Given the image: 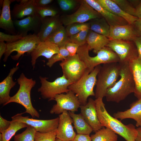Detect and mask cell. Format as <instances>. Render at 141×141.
<instances>
[{
	"label": "cell",
	"mask_w": 141,
	"mask_h": 141,
	"mask_svg": "<svg viewBox=\"0 0 141 141\" xmlns=\"http://www.w3.org/2000/svg\"><path fill=\"white\" fill-rule=\"evenodd\" d=\"M104 9L112 14L125 20L128 24L133 25L138 18L123 10L113 0H96Z\"/></svg>",
	"instance_id": "cb8c5ba5"
},
{
	"label": "cell",
	"mask_w": 141,
	"mask_h": 141,
	"mask_svg": "<svg viewBox=\"0 0 141 141\" xmlns=\"http://www.w3.org/2000/svg\"><path fill=\"white\" fill-rule=\"evenodd\" d=\"M89 50L87 43L79 46L77 52L80 59L86 65L87 69L91 72L94 68L101 64L119 62L117 54L109 48L105 46L99 50L94 57L89 54Z\"/></svg>",
	"instance_id": "8992f818"
},
{
	"label": "cell",
	"mask_w": 141,
	"mask_h": 141,
	"mask_svg": "<svg viewBox=\"0 0 141 141\" xmlns=\"http://www.w3.org/2000/svg\"><path fill=\"white\" fill-rule=\"evenodd\" d=\"M88 28L82 30L79 33L69 37V41L75 43L79 46L87 43L86 39L89 31Z\"/></svg>",
	"instance_id": "d590c367"
},
{
	"label": "cell",
	"mask_w": 141,
	"mask_h": 141,
	"mask_svg": "<svg viewBox=\"0 0 141 141\" xmlns=\"http://www.w3.org/2000/svg\"><path fill=\"white\" fill-rule=\"evenodd\" d=\"M121 64L119 62L103 64L97 74L95 97L103 98L108 89L112 87L120 76Z\"/></svg>",
	"instance_id": "3957f363"
},
{
	"label": "cell",
	"mask_w": 141,
	"mask_h": 141,
	"mask_svg": "<svg viewBox=\"0 0 141 141\" xmlns=\"http://www.w3.org/2000/svg\"><path fill=\"white\" fill-rule=\"evenodd\" d=\"M137 49L138 57L141 59V36H138L134 40Z\"/></svg>",
	"instance_id": "7dc6e473"
},
{
	"label": "cell",
	"mask_w": 141,
	"mask_h": 141,
	"mask_svg": "<svg viewBox=\"0 0 141 141\" xmlns=\"http://www.w3.org/2000/svg\"><path fill=\"white\" fill-rule=\"evenodd\" d=\"M22 114L18 113L12 116V120L25 123L34 128L37 132L41 133H48L57 130L58 117L49 120H38L30 118L28 116H23Z\"/></svg>",
	"instance_id": "4fadbf2b"
},
{
	"label": "cell",
	"mask_w": 141,
	"mask_h": 141,
	"mask_svg": "<svg viewBox=\"0 0 141 141\" xmlns=\"http://www.w3.org/2000/svg\"><path fill=\"white\" fill-rule=\"evenodd\" d=\"M54 100L56 102L50 111L51 114H60L66 110L75 113L78 111L81 105L78 97L72 91L56 95Z\"/></svg>",
	"instance_id": "7c38bea8"
},
{
	"label": "cell",
	"mask_w": 141,
	"mask_h": 141,
	"mask_svg": "<svg viewBox=\"0 0 141 141\" xmlns=\"http://www.w3.org/2000/svg\"><path fill=\"white\" fill-rule=\"evenodd\" d=\"M63 75L72 83L78 80L83 76L86 69L84 62L77 54L69 56L60 63Z\"/></svg>",
	"instance_id": "9c48e42d"
},
{
	"label": "cell",
	"mask_w": 141,
	"mask_h": 141,
	"mask_svg": "<svg viewBox=\"0 0 141 141\" xmlns=\"http://www.w3.org/2000/svg\"><path fill=\"white\" fill-rule=\"evenodd\" d=\"M36 7L34 0H28L24 4H16L13 7L11 15L14 20L23 18L26 16L36 14Z\"/></svg>",
	"instance_id": "d4e9b609"
},
{
	"label": "cell",
	"mask_w": 141,
	"mask_h": 141,
	"mask_svg": "<svg viewBox=\"0 0 141 141\" xmlns=\"http://www.w3.org/2000/svg\"><path fill=\"white\" fill-rule=\"evenodd\" d=\"M95 100L97 117L102 126L111 130L126 141H135L138 132L135 126L131 124L125 125L110 115L105 108L103 98H98Z\"/></svg>",
	"instance_id": "6da1fadb"
},
{
	"label": "cell",
	"mask_w": 141,
	"mask_h": 141,
	"mask_svg": "<svg viewBox=\"0 0 141 141\" xmlns=\"http://www.w3.org/2000/svg\"><path fill=\"white\" fill-rule=\"evenodd\" d=\"M10 126L6 130L0 132V141H9L19 130L28 125L26 124L11 120Z\"/></svg>",
	"instance_id": "1f68e13d"
},
{
	"label": "cell",
	"mask_w": 141,
	"mask_h": 141,
	"mask_svg": "<svg viewBox=\"0 0 141 141\" xmlns=\"http://www.w3.org/2000/svg\"><path fill=\"white\" fill-rule=\"evenodd\" d=\"M69 56V53L64 46L60 48L59 52L48 59L46 64L51 67L56 62L60 61H62Z\"/></svg>",
	"instance_id": "e575fe53"
},
{
	"label": "cell",
	"mask_w": 141,
	"mask_h": 141,
	"mask_svg": "<svg viewBox=\"0 0 141 141\" xmlns=\"http://www.w3.org/2000/svg\"><path fill=\"white\" fill-rule=\"evenodd\" d=\"M17 81L19 85L18 91L14 95L11 97L9 100L4 105L12 102L19 104L25 109V111L23 114L27 113L33 118H39V114L33 107L31 98V91L35 85L36 81L32 78H27L22 73L17 79Z\"/></svg>",
	"instance_id": "277c9868"
},
{
	"label": "cell",
	"mask_w": 141,
	"mask_h": 141,
	"mask_svg": "<svg viewBox=\"0 0 141 141\" xmlns=\"http://www.w3.org/2000/svg\"><path fill=\"white\" fill-rule=\"evenodd\" d=\"M62 24L58 15L42 19L40 28L37 35L40 41H45Z\"/></svg>",
	"instance_id": "d6986e66"
},
{
	"label": "cell",
	"mask_w": 141,
	"mask_h": 141,
	"mask_svg": "<svg viewBox=\"0 0 141 141\" xmlns=\"http://www.w3.org/2000/svg\"><path fill=\"white\" fill-rule=\"evenodd\" d=\"M107 37L96 33L89 30L86 39V42L89 50H93L97 53L103 48L106 46L109 41Z\"/></svg>",
	"instance_id": "484cf974"
},
{
	"label": "cell",
	"mask_w": 141,
	"mask_h": 141,
	"mask_svg": "<svg viewBox=\"0 0 141 141\" xmlns=\"http://www.w3.org/2000/svg\"><path fill=\"white\" fill-rule=\"evenodd\" d=\"M88 22L90 30L108 38L110 26L103 17L93 19Z\"/></svg>",
	"instance_id": "f1b7e54d"
},
{
	"label": "cell",
	"mask_w": 141,
	"mask_h": 141,
	"mask_svg": "<svg viewBox=\"0 0 141 141\" xmlns=\"http://www.w3.org/2000/svg\"><path fill=\"white\" fill-rule=\"evenodd\" d=\"M11 1L3 0L0 16V27L13 35L17 34L13 21L11 19L10 5Z\"/></svg>",
	"instance_id": "603a6c76"
},
{
	"label": "cell",
	"mask_w": 141,
	"mask_h": 141,
	"mask_svg": "<svg viewBox=\"0 0 141 141\" xmlns=\"http://www.w3.org/2000/svg\"><path fill=\"white\" fill-rule=\"evenodd\" d=\"M138 132V137L141 138V127L137 128Z\"/></svg>",
	"instance_id": "f907efd6"
},
{
	"label": "cell",
	"mask_w": 141,
	"mask_h": 141,
	"mask_svg": "<svg viewBox=\"0 0 141 141\" xmlns=\"http://www.w3.org/2000/svg\"><path fill=\"white\" fill-rule=\"evenodd\" d=\"M7 47L6 43L4 42H0V59L5 53Z\"/></svg>",
	"instance_id": "c3c4849f"
},
{
	"label": "cell",
	"mask_w": 141,
	"mask_h": 141,
	"mask_svg": "<svg viewBox=\"0 0 141 141\" xmlns=\"http://www.w3.org/2000/svg\"><path fill=\"white\" fill-rule=\"evenodd\" d=\"M39 78L41 85L38 91L40 93L43 99H48L49 101L54 100L57 95L68 92L70 90L68 87L72 83L63 75L52 82L48 81L46 77L40 76Z\"/></svg>",
	"instance_id": "ba28073f"
},
{
	"label": "cell",
	"mask_w": 141,
	"mask_h": 141,
	"mask_svg": "<svg viewBox=\"0 0 141 141\" xmlns=\"http://www.w3.org/2000/svg\"><path fill=\"white\" fill-rule=\"evenodd\" d=\"M55 141H63L62 140H61L59 139H58L57 138H56V140H55Z\"/></svg>",
	"instance_id": "f5cc1de1"
},
{
	"label": "cell",
	"mask_w": 141,
	"mask_h": 141,
	"mask_svg": "<svg viewBox=\"0 0 141 141\" xmlns=\"http://www.w3.org/2000/svg\"><path fill=\"white\" fill-rule=\"evenodd\" d=\"M59 51V48L57 45L48 41H40L30 54L33 69L35 68L36 61L38 57L43 56L49 59Z\"/></svg>",
	"instance_id": "e0dca14e"
},
{
	"label": "cell",
	"mask_w": 141,
	"mask_h": 141,
	"mask_svg": "<svg viewBox=\"0 0 141 141\" xmlns=\"http://www.w3.org/2000/svg\"><path fill=\"white\" fill-rule=\"evenodd\" d=\"M113 0L125 12L130 15L135 16V9L130 3L129 1Z\"/></svg>",
	"instance_id": "f35d334b"
},
{
	"label": "cell",
	"mask_w": 141,
	"mask_h": 141,
	"mask_svg": "<svg viewBox=\"0 0 141 141\" xmlns=\"http://www.w3.org/2000/svg\"><path fill=\"white\" fill-rule=\"evenodd\" d=\"M11 121L3 118L0 115V132L7 130L10 126Z\"/></svg>",
	"instance_id": "7bdbcfd3"
},
{
	"label": "cell",
	"mask_w": 141,
	"mask_h": 141,
	"mask_svg": "<svg viewBox=\"0 0 141 141\" xmlns=\"http://www.w3.org/2000/svg\"><path fill=\"white\" fill-rule=\"evenodd\" d=\"M129 67L135 83V96L141 98V59L138 57L128 63Z\"/></svg>",
	"instance_id": "4316f807"
},
{
	"label": "cell",
	"mask_w": 141,
	"mask_h": 141,
	"mask_svg": "<svg viewBox=\"0 0 141 141\" xmlns=\"http://www.w3.org/2000/svg\"><path fill=\"white\" fill-rule=\"evenodd\" d=\"M119 80L107 90L105 97L107 101L119 103L130 94L134 92L135 85L128 64H121Z\"/></svg>",
	"instance_id": "7a4b0ae2"
},
{
	"label": "cell",
	"mask_w": 141,
	"mask_h": 141,
	"mask_svg": "<svg viewBox=\"0 0 141 141\" xmlns=\"http://www.w3.org/2000/svg\"><path fill=\"white\" fill-rule=\"evenodd\" d=\"M37 132L34 128L28 125L25 130L21 133L15 135L14 141H35V137Z\"/></svg>",
	"instance_id": "d6a6232c"
},
{
	"label": "cell",
	"mask_w": 141,
	"mask_h": 141,
	"mask_svg": "<svg viewBox=\"0 0 141 141\" xmlns=\"http://www.w3.org/2000/svg\"><path fill=\"white\" fill-rule=\"evenodd\" d=\"M45 41L54 43L59 48L65 46L66 43L70 42L66 28L62 25L50 36Z\"/></svg>",
	"instance_id": "f546056e"
},
{
	"label": "cell",
	"mask_w": 141,
	"mask_h": 141,
	"mask_svg": "<svg viewBox=\"0 0 141 141\" xmlns=\"http://www.w3.org/2000/svg\"><path fill=\"white\" fill-rule=\"evenodd\" d=\"M138 36H141V19H138L133 24Z\"/></svg>",
	"instance_id": "bcb514c9"
},
{
	"label": "cell",
	"mask_w": 141,
	"mask_h": 141,
	"mask_svg": "<svg viewBox=\"0 0 141 141\" xmlns=\"http://www.w3.org/2000/svg\"><path fill=\"white\" fill-rule=\"evenodd\" d=\"M36 13L42 19L58 15L56 9L49 6L43 7H36Z\"/></svg>",
	"instance_id": "8d00e7d4"
},
{
	"label": "cell",
	"mask_w": 141,
	"mask_h": 141,
	"mask_svg": "<svg viewBox=\"0 0 141 141\" xmlns=\"http://www.w3.org/2000/svg\"><path fill=\"white\" fill-rule=\"evenodd\" d=\"M19 68L18 64L11 68L7 77L0 82V104H2L3 106H4L9 100L11 98L10 96V90L15 85L16 83L13 81V76Z\"/></svg>",
	"instance_id": "7402d4cb"
},
{
	"label": "cell",
	"mask_w": 141,
	"mask_h": 141,
	"mask_svg": "<svg viewBox=\"0 0 141 141\" xmlns=\"http://www.w3.org/2000/svg\"><path fill=\"white\" fill-rule=\"evenodd\" d=\"M42 19L36 13L28 16L21 20H14L13 23L17 32V34L24 36L27 35L28 32L32 31L36 35L38 33Z\"/></svg>",
	"instance_id": "9a60e30c"
},
{
	"label": "cell",
	"mask_w": 141,
	"mask_h": 141,
	"mask_svg": "<svg viewBox=\"0 0 141 141\" xmlns=\"http://www.w3.org/2000/svg\"><path fill=\"white\" fill-rule=\"evenodd\" d=\"M106 46L117 54L120 59L119 63L121 64L128 63L138 56L137 47L134 41L110 40Z\"/></svg>",
	"instance_id": "30bf717a"
},
{
	"label": "cell",
	"mask_w": 141,
	"mask_h": 141,
	"mask_svg": "<svg viewBox=\"0 0 141 141\" xmlns=\"http://www.w3.org/2000/svg\"><path fill=\"white\" fill-rule=\"evenodd\" d=\"M57 1L60 9L64 11L73 9L77 4V1L74 0H58Z\"/></svg>",
	"instance_id": "ab89813d"
},
{
	"label": "cell",
	"mask_w": 141,
	"mask_h": 141,
	"mask_svg": "<svg viewBox=\"0 0 141 141\" xmlns=\"http://www.w3.org/2000/svg\"><path fill=\"white\" fill-rule=\"evenodd\" d=\"M90 137L92 141H117L118 136L114 132L105 127L95 132Z\"/></svg>",
	"instance_id": "4dcf8cb0"
},
{
	"label": "cell",
	"mask_w": 141,
	"mask_h": 141,
	"mask_svg": "<svg viewBox=\"0 0 141 141\" xmlns=\"http://www.w3.org/2000/svg\"><path fill=\"white\" fill-rule=\"evenodd\" d=\"M88 28H89V23L86 22L71 24L67 26L66 29L67 35L69 37Z\"/></svg>",
	"instance_id": "836d02e7"
},
{
	"label": "cell",
	"mask_w": 141,
	"mask_h": 141,
	"mask_svg": "<svg viewBox=\"0 0 141 141\" xmlns=\"http://www.w3.org/2000/svg\"><path fill=\"white\" fill-rule=\"evenodd\" d=\"M113 117L121 120L128 118L134 119L136 122V126L141 127V98L138 99L130 105V108L122 111L114 113Z\"/></svg>",
	"instance_id": "44dd1931"
},
{
	"label": "cell",
	"mask_w": 141,
	"mask_h": 141,
	"mask_svg": "<svg viewBox=\"0 0 141 141\" xmlns=\"http://www.w3.org/2000/svg\"><path fill=\"white\" fill-rule=\"evenodd\" d=\"M56 138L63 141H73L76 134L72 125L73 120L68 111L65 110L59 115Z\"/></svg>",
	"instance_id": "5bb4252c"
},
{
	"label": "cell",
	"mask_w": 141,
	"mask_h": 141,
	"mask_svg": "<svg viewBox=\"0 0 141 141\" xmlns=\"http://www.w3.org/2000/svg\"><path fill=\"white\" fill-rule=\"evenodd\" d=\"M100 65L95 67L90 72L86 69L82 77L77 81L70 85L68 88L78 97L81 105H85L90 96H95L94 87L96 85L97 74Z\"/></svg>",
	"instance_id": "5b68a950"
},
{
	"label": "cell",
	"mask_w": 141,
	"mask_h": 141,
	"mask_svg": "<svg viewBox=\"0 0 141 141\" xmlns=\"http://www.w3.org/2000/svg\"><path fill=\"white\" fill-rule=\"evenodd\" d=\"M73 141H92L89 135L76 134Z\"/></svg>",
	"instance_id": "f6af8a7d"
},
{
	"label": "cell",
	"mask_w": 141,
	"mask_h": 141,
	"mask_svg": "<svg viewBox=\"0 0 141 141\" xmlns=\"http://www.w3.org/2000/svg\"><path fill=\"white\" fill-rule=\"evenodd\" d=\"M72 119L74 127L77 134L90 135L93 131L91 127L87 122L81 114L68 111Z\"/></svg>",
	"instance_id": "83f0119b"
},
{
	"label": "cell",
	"mask_w": 141,
	"mask_h": 141,
	"mask_svg": "<svg viewBox=\"0 0 141 141\" xmlns=\"http://www.w3.org/2000/svg\"><path fill=\"white\" fill-rule=\"evenodd\" d=\"M135 141H141V138L137 137Z\"/></svg>",
	"instance_id": "816d5d0a"
},
{
	"label": "cell",
	"mask_w": 141,
	"mask_h": 141,
	"mask_svg": "<svg viewBox=\"0 0 141 141\" xmlns=\"http://www.w3.org/2000/svg\"><path fill=\"white\" fill-rule=\"evenodd\" d=\"M25 36L17 34L10 35L0 32V42L6 41L7 43H12L16 42Z\"/></svg>",
	"instance_id": "60d3db41"
},
{
	"label": "cell",
	"mask_w": 141,
	"mask_h": 141,
	"mask_svg": "<svg viewBox=\"0 0 141 141\" xmlns=\"http://www.w3.org/2000/svg\"><path fill=\"white\" fill-rule=\"evenodd\" d=\"M53 0H34V3L37 7H43L49 6Z\"/></svg>",
	"instance_id": "ee69618b"
},
{
	"label": "cell",
	"mask_w": 141,
	"mask_h": 141,
	"mask_svg": "<svg viewBox=\"0 0 141 141\" xmlns=\"http://www.w3.org/2000/svg\"><path fill=\"white\" fill-rule=\"evenodd\" d=\"M86 2L104 18L110 26L128 24L124 19L117 16L103 7L96 0H85Z\"/></svg>",
	"instance_id": "ffe728a7"
},
{
	"label": "cell",
	"mask_w": 141,
	"mask_h": 141,
	"mask_svg": "<svg viewBox=\"0 0 141 141\" xmlns=\"http://www.w3.org/2000/svg\"><path fill=\"white\" fill-rule=\"evenodd\" d=\"M102 17L85 0L80 1V5L74 13L60 18L62 24L67 26L75 23H85L93 19Z\"/></svg>",
	"instance_id": "8fae6325"
},
{
	"label": "cell",
	"mask_w": 141,
	"mask_h": 141,
	"mask_svg": "<svg viewBox=\"0 0 141 141\" xmlns=\"http://www.w3.org/2000/svg\"><path fill=\"white\" fill-rule=\"evenodd\" d=\"M57 130L50 132L41 133L36 132L35 141H55L56 138Z\"/></svg>",
	"instance_id": "74e56055"
},
{
	"label": "cell",
	"mask_w": 141,
	"mask_h": 141,
	"mask_svg": "<svg viewBox=\"0 0 141 141\" xmlns=\"http://www.w3.org/2000/svg\"><path fill=\"white\" fill-rule=\"evenodd\" d=\"M65 47L68 52L69 56H73L77 54V50L79 46L78 44L69 42L66 44Z\"/></svg>",
	"instance_id": "b9f144b4"
},
{
	"label": "cell",
	"mask_w": 141,
	"mask_h": 141,
	"mask_svg": "<svg viewBox=\"0 0 141 141\" xmlns=\"http://www.w3.org/2000/svg\"><path fill=\"white\" fill-rule=\"evenodd\" d=\"M40 42L37 35L33 34L27 35L16 42L6 43L4 61L6 62L8 57L14 51L17 52L16 55L11 56V58L14 60H18L25 52L30 54Z\"/></svg>",
	"instance_id": "52a82bcc"
},
{
	"label": "cell",
	"mask_w": 141,
	"mask_h": 141,
	"mask_svg": "<svg viewBox=\"0 0 141 141\" xmlns=\"http://www.w3.org/2000/svg\"><path fill=\"white\" fill-rule=\"evenodd\" d=\"M80 114L87 122L95 132L103 127L97 117L95 100L91 98L85 105H81Z\"/></svg>",
	"instance_id": "2e32d148"
},
{
	"label": "cell",
	"mask_w": 141,
	"mask_h": 141,
	"mask_svg": "<svg viewBox=\"0 0 141 141\" xmlns=\"http://www.w3.org/2000/svg\"><path fill=\"white\" fill-rule=\"evenodd\" d=\"M138 36L133 25L110 26L108 37L110 40H123L134 41Z\"/></svg>",
	"instance_id": "ac0fdd59"
},
{
	"label": "cell",
	"mask_w": 141,
	"mask_h": 141,
	"mask_svg": "<svg viewBox=\"0 0 141 141\" xmlns=\"http://www.w3.org/2000/svg\"><path fill=\"white\" fill-rule=\"evenodd\" d=\"M135 9V16L138 19H141V1Z\"/></svg>",
	"instance_id": "681fc988"
}]
</instances>
